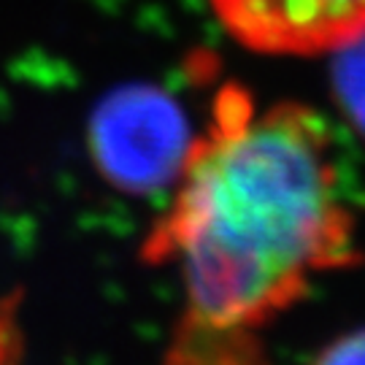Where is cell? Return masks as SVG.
I'll list each match as a JSON object with an SVG mask.
<instances>
[{
	"label": "cell",
	"instance_id": "1",
	"mask_svg": "<svg viewBox=\"0 0 365 365\" xmlns=\"http://www.w3.org/2000/svg\"><path fill=\"white\" fill-rule=\"evenodd\" d=\"M173 187L141 249L182 271L165 365H262L255 333L303 298L314 274L357 257L325 119L300 103L255 114L230 87Z\"/></svg>",
	"mask_w": 365,
	"mask_h": 365
},
{
	"label": "cell",
	"instance_id": "2",
	"mask_svg": "<svg viewBox=\"0 0 365 365\" xmlns=\"http://www.w3.org/2000/svg\"><path fill=\"white\" fill-rule=\"evenodd\" d=\"M87 144L95 170L114 190L152 195L179 182L195 138L173 95L133 81L101 98L90 117Z\"/></svg>",
	"mask_w": 365,
	"mask_h": 365
},
{
	"label": "cell",
	"instance_id": "3",
	"mask_svg": "<svg viewBox=\"0 0 365 365\" xmlns=\"http://www.w3.org/2000/svg\"><path fill=\"white\" fill-rule=\"evenodd\" d=\"M235 41L265 54L333 52L365 33V0H211Z\"/></svg>",
	"mask_w": 365,
	"mask_h": 365
},
{
	"label": "cell",
	"instance_id": "4",
	"mask_svg": "<svg viewBox=\"0 0 365 365\" xmlns=\"http://www.w3.org/2000/svg\"><path fill=\"white\" fill-rule=\"evenodd\" d=\"M333 90L352 125L365 135V33L333 49Z\"/></svg>",
	"mask_w": 365,
	"mask_h": 365
},
{
	"label": "cell",
	"instance_id": "5",
	"mask_svg": "<svg viewBox=\"0 0 365 365\" xmlns=\"http://www.w3.org/2000/svg\"><path fill=\"white\" fill-rule=\"evenodd\" d=\"M314 365H365V330L330 344Z\"/></svg>",
	"mask_w": 365,
	"mask_h": 365
}]
</instances>
